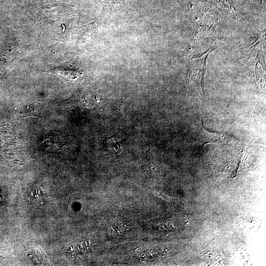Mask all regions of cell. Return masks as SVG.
<instances>
[{"label":"cell","mask_w":266,"mask_h":266,"mask_svg":"<svg viewBox=\"0 0 266 266\" xmlns=\"http://www.w3.org/2000/svg\"><path fill=\"white\" fill-rule=\"evenodd\" d=\"M55 73L66 79L71 80L76 77L77 73L73 70L61 67L55 69Z\"/></svg>","instance_id":"obj_5"},{"label":"cell","mask_w":266,"mask_h":266,"mask_svg":"<svg viewBox=\"0 0 266 266\" xmlns=\"http://www.w3.org/2000/svg\"><path fill=\"white\" fill-rule=\"evenodd\" d=\"M44 193L40 186H33L28 191L29 201L34 204H42L44 200Z\"/></svg>","instance_id":"obj_3"},{"label":"cell","mask_w":266,"mask_h":266,"mask_svg":"<svg viewBox=\"0 0 266 266\" xmlns=\"http://www.w3.org/2000/svg\"><path fill=\"white\" fill-rule=\"evenodd\" d=\"M209 54L202 57H194L187 63L183 71V75L189 87L199 98L206 100L204 92V76L206 59Z\"/></svg>","instance_id":"obj_1"},{"label":"cell","mask_w":266,"mask_h":266,"mask_svg":"<svg viewBox=\"0 0 266 266\" xmlns=\"http://www.w3.org/2000/svg\"><path fill=\"white\" fill-rule=\"evenodd\" d=\"M192 138L193 144L200 146L207 143L227 144L236 141L232 136L225 133H213L207 131L201 119L193 130Z\"/></svg>","instance_id":"obj_2"},{"label":"cell","mask_w":266,"mask_h":266,"mask_svg":"<svg viewBox=\"0 0 266 266\" xmlns=\"http://www.w3.org/2000/svg\"><path fill=\"white\" fill-rule=\"evenodd\" d=\"M44 104L39 103H35L26 106L21 112L23 117L39 116L42 113Z\"/></svg>","instance_id":"obj_4"}]
</instances>
